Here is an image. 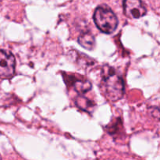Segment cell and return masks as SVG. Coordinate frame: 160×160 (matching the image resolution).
<instances>
[{"label": "cell", "instance_id": "cell-1", "mask_svg": "<svg viewBox=\"0 0 160 160\" xmlns=\"http://www.w3.org/2000/svg\"><path fill=\"white\" fill-rule=\"evenodd\" d=\"M100 88L103 95L111 102L121 99L124 94L123 80L112 67H108L102 74Z\"/></svg>", "mask_w": 160, "mask_h": 160}, {"label": "cell", "instance_id": "cell-2", "mask_svg": "<svg viewBox=\"0 0 160 160\" xmlns=\"http://www.w3.org/2000/svg\"><path fill=\"white\" fill-rule=\"evenodd\" d=\"M93 19L97 28L105 34H112L118 27V18L106 5H101L95 9Z\"/></svg>", "mask_w": 160, "mask_h": 160}, {"label": "cell", "instance_id": "cell-3", "mask_svg": "<svg viewBox=\"0 0 160 160\" xmlns=\"http://www.w3.org/2000/svg\"><path fill=\"white\" fill-rule=\"evenodd\" d=\"M16 60L12 53L0 50V78L8 79L15 73Z\"/></svg>", "mask_w": 160, "mask_h": 160}, {"label": "cell", "instance_id": "cell-4", "mask_svg": "<svg viewBox=\"0 0 160 160\" xmlns=\"http://www.w3.org/2000/svg\"><path fill=\"white\" fill-rule=\"evenodd\" d=\"M125 15L130 18L138 19L147 13V9L142 0H123Z\"/></svg>", "mask_w": 160, "mask_h": 160}, {"label": "cell", "instance_id": "cell-5", "mask_svg": "<svg viewBox=\"0 0 160 160\" xmlns=\"http://www.w3.org/2000/svg\"><path fill=\"white\" fill-rule=\"evenodd\" d=\"M63 78L67 86L73 88L78 93H86L92 89V86L90 81L83 77L75 74H63Z\"/></svg>", "mask_w": 160, "mask_h": 160}, {"label": "cell", "instance_id": "cell-6", "mask_svg": "<svg viewBox=\"0 0 160 160\" xmlns=\"http://www.w3.org/2000/svg\"><path fill=\"white\" fill-rule=\"evenodd\" d=\"M78 42L83 48L88 50H92L95 46V38L92 33L84 32L78 38Z\"/></svg>", "mask_w": 160, "mask_h": 160}, {"label": "cell", "instance_id": "cell-7", "mask_svg": "<svg viewBox=\"0 0 160 160\" xmlns=\"http://www.w3.org/2000/svg\"><path fill=\"white\" fill-rule=\"evenodd\" d=\"M75 102L78 107L81 108V109H84V110H87L88 108L93 106L92 102L88 99L87 98H84V97H79V98H77Z\"/></svg>", "mask_w": 160, "mask_h": 160}]
</instances>
